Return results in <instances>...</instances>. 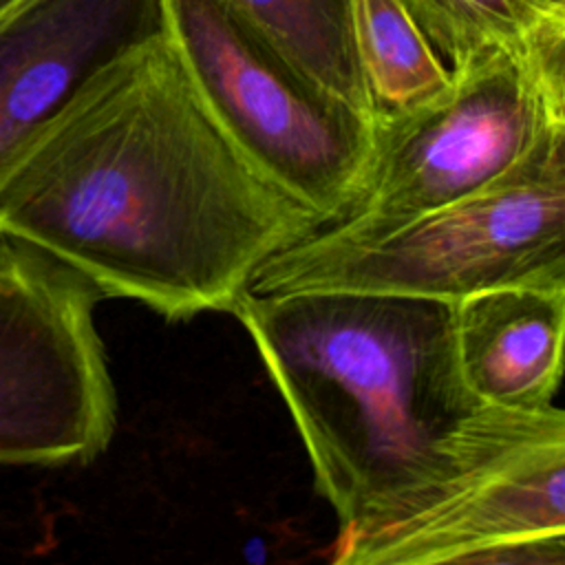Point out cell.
Listing matches in <instances>:
<instances>
[{
  "label": "cell",
  "mask_w": 565,
  "mask_h": 565,
  "mask_svg": "<svg viewBox=\"0 0 565 565\" xmlns=\"http://www.w3.org/2000/svg\"><path fill=\"white\" fill-rule=\"evenodd\" d=\"M355 44L375 117L415 110L450 88L448 66L404 0H355Z\"/></svg>",
  "instance_id": "obj_11"
},
{
  "label": "cell",
  "mask_w": 565,
  "mask_h": 565,
  "mask_svg": "<svg viewBox=\"0 0 565 565\" xmlns=\"http://www.w3.org/2000/svg\"><path fill=\"white\" fill-rule=\"evenodd\" d=\"M249 333L305 444L316 490L340 530L558 424V406L481 404L455 351V302L300 289L245 291L232 311Z\"/></svg>",
  "instance_id": "obj_2"
},
{
  "label": "cell",
  "mask_w": 565,
  "mask_h": 565,
  "mask_svg": "<svg viewBox=\"0 0 565 565\" xmlns=\"http://www.w3.org/2000/svg\"><path fill=\"white\" fill-rule=\"evenodd\" d=\"M20 4V0H0V22Z\"/></svg>",
  "instance_id": "obj_14"
},
{
  "label": "cell",
  "mask_w": 565,
  "mask_h": 565,
  "mask_svg": "<svg viewBox=\"0 0 565 565\" xmlns=\"http://www.w3.org/2000/svg\"><path fill=\"white\" fill-rule=\"evenodd\" d=\"M565 282H516L455 302V351L468 391L486 406H554L563 375Z\"/></svg>",
  "instance_id": "obj_9"
},
{
  "label": "cell",
  "mask_w": 565,
  "mask_h": 565,
  "mask_svg": "<svg viewBox=\"0 0 565 565\" xmlns=\"http://www.w3.org/2000/svg\"><path fill=\"white\" fill-rule=\"evenodd\" d=\"M413 20L457 71L505 49L565 40V0H404Z\"/></svg>",
  "instance_id": "obj_12"
},
{
  "label": "cell",
  "mask_w": 565,
  "mask_h": 565,
  "mask_svg": "<svg viewBox=\"0 0 565 565\" xmlns=\"http://www.w3.org/2000/svg\"><path fill=\"white\" fill-rule=\"evenodd\" d=\"M565 150V40L490 51L450 71L437 99L375 117L360 196L327 225L371 238L494 188Z\"/></svg>",
  "instance_id": "obj_3"
},
{
  "label": "cell",
  "mask_w": 565,
  "mask_h": 565,
  "mask_svg": "<svg viewBox=\"0 0 565 565\" xmlns=\"http://www.w3.org/2000/svg\"><path fill=\"white\" fill-rule=\"evenodd\" d=\"M318 86L375 121L355 44V0H230Z\"/></svg>",
  "instance_id": "obj_10"
},
{
  "label": "cell",
  "mask_w": 565,
  "mask_h": 565,
  "mask_svg": "<svg viewBox=\"0 0 565 565\" xmlns=\"http://www.w3.org/2000/svg\"><path fill=\"white\" fill-rule=\"evenodd\" d=\"M565 534V424L338 530L327 565H424L477 545Z\"/></svg>",
  "instance_id": "obj_7"
},
{
  "label": "cell",
  "mask_w": 565,
  "mask_h": 565,
  "mask_svg": "<svg viewBox=\"0 0 565 565\" xmlns=\"http://www.w3.org/2000/svg\"><path fill=\"white\" fill-rule=\"evenodd\" d=\"M424 565H565V534L494 541Z\"/></svg>",
  "instance_id": "obj_13"
},
{
  "label": "cell",
  "mask_w": 565,
  "mask_h": 565,
  "mask_svg": "<svg viewBox=\"0 0 565 565\" xmlns=\"http://www.w3.org/2000/svg\"><path fill=\"white\" fill-rule=\"evenodd\" d=\"M320 227L221 130L166 31L99 68L0 190V234L168 320L232 311Z\"/></svg>",
  "instance_id": "obj_1"
},
{
  "label": "cell",
  "mask_w": 565,
  "mask_h": 565,
  "mask_svg": "<svg viewBox=\"0 0 565 565\" xmlns=\"http://www.w3.org/2000/svg\"><path fill=\"white\" fill-rule=\"evenodd\" d=\"M166 35L247 161L322 227L360 196L375 121L318 86L230 0H163Z\"/></svg>",
  "instance_id": "obj_5"
},
{
  "label": "cell",
  "mask_w": 565,
  "mask_h": 565,
  "mask_svg": "<svg viewBox=\"0 0 565 565\" xmlns=\"http://www.w3.org/2000/svg\"><path fill=\"white\" fill-rule=\"evenodd\" d=\"M163 31V0H20L0 22V190L99 68Z\"/></svg>",
  "instance_id": "obj_8"
},
{
  "label": "cell",
  "mask_w": 565,
  "mask_h": 565,
  "mask_svg": "<svg viewBox=\"0 0 565 565\" xmlns=\"http://www.w3.org/2000/svg\"><path fill=\"white\" fill-rule=\"evenodd\" d=\"M99 300L73 267L0 234V466L88 463L108 448L117 399Z\"/></svg>",
  "instance_id": "obj_6"
},
{
  "label": "cell",
  "mask_w": 565,
  "mask_h": 565,
  "mask_svg": "<svg viewBox=\"0 0 565 565\" xmlns=\"http://www.w3.org/2000/svg\"><path fill=\"white\" fill-rule=\"evenodd\" d=\"M516 282H565V150L371 238L320 227L265 260L247 291L344 289L457 302Z\"/></svg>",
  "instance_id": "obj_4"
}]
</instances>
